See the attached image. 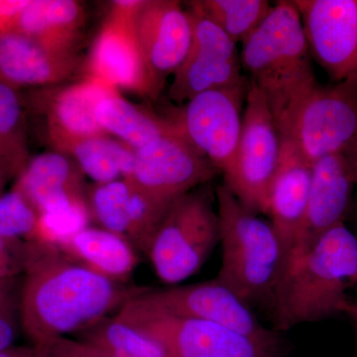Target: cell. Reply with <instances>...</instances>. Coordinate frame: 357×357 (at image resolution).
Masks as SVG:
<instances>
[{
    "mask_svg": "<svg viewBox=\"0 0 357 357\" xmlns=\"http://www.w3.org/2000/svg\"><path fill=\"white\" fill-rule=\"evenodd\" d=\"M187 10L192 26L191 47L169 89V96L177 102L229 86L243 77L236 43L204 14L198 1L190 2Z\"/></svg>",
    "mask_w": 357,
    "mask_h": 357,
    "instance_id": "obj_11",
    "label": "cell"
},
{
    "mask_svg": "<svg viewBox=\"0 0 357 357\" xmlns=\"http://www.w3.org/2000/svg\"><path fill=\"white\" fill-rule=\"evenodd\" d=\"M222 265L217 279L246 306L271 309L284 273L283 249L270 220L249 211L225 184L215 188Z\"/></svg>",
    "mask_w": 357,
    "mask_h": 357,
    "instance_id": "obj_4",
    "label": "cell"
},
{
    "mask_svg": "<svg viewBox=\"0 0 357 357\" xmlns=\"http://www.w3.org/2000/svg\"><path fill=\"white\" fill-rule=\"evenodd\" d=\"M27 124L20 89L0 82V167L17 178L29 162Z\"/></svg>",
    "mask_w": 357,
    "mask_h": 357,
    "instance_id": "obj_26",
    "label": "cell"
},
{
    "mask_svg": "<svg viewBox=\"0 0 357 357\" xmlns=\"http://www.w3.org/2000/svg\"><path fill=\"white\" fill-rule=\"evenodd\" d=\"M86 23L84 6L75 0H29L16 33L65 53H77Z\"/></svg>",
    "mask_w": 357,
    "mask_h": 357,
    "instance_id": "obj_21",
    "label": "cell"
},
{
    "mask_svg": "<svg viewBox=\"0 0 357 357\" xmlns=\"http://www.w3.org/2000/svg\"><path fill=\"white\" fill-rule=\"evenodd\" d=\"M132 25L145 64L155 81L163 86L191 47L190 14L176 0H144Z\"/></svg>",
    "mask_w": 357,
    "mask_h": 357,
    "instance_id": "obj_15",
    "label": "cell"
},
{
    "mask_svg": "<svg viewBox=\"0 0 357 357\" xmlns=\"http://www.w3.org/2000/svg\"><path fill=\"white\" fill-rule=\"evenodd\" d=\"M10 180L9 176L7 175L6 171L0 167V197L2 196V192H3L4 187H6V183Z\"/></svg>",
    "mask_w": 357,
    "mask_h": 357,
    "instance_id": "obj_38",
    "label": "cell"
},
{
    "mask_svg": "<svg viewBox=\"0 0 357 357\" xmlns=\"http://www.w3.org/2000/svg\"><path fill=\"white\" fill-rule=\"evenodd\" d=\"M11 283L0 287V352L13 347L17 335V307Z\"/></svg>",
    "mask_w": 357,
    "mask_h": 357,
    "instance_id": "obj_31",
    "label": "cell"
},
{
    "mask_svg": "<svg viewBox=\"0 0 357 357\" xmlns=\"http://www.w3.org/2000/svg\"><path fill=\"white\" fill-rule=\"evenodd\" d=\"M199 7L234 43H243L266 18L267 0H199Z\"/></svg>",
    "mask_w": 357,
    "mask_h": 357,
    "instance_id": "obj_27",
    "label": "cell"
},
{
    "mask_svg": "<svg viewBox=\"0 0 357 357\" xmlns=\"http://www.w3.org/2000/svg\"><path fill=\"white\" fill-rule=\"evenodd\" d=\"M215 189L204 184L175 199L160 222L146 255L155 274L178 285L196 274L220 241Z\"/></svg>",
    "mask_w": 357,
    "mask_h": 357,
    "instance_id": "obj_5",
    "label": "cell"
},
{
    "mask_svg": "<svg viewBox=\"0 0 357 357\" xmlns=\"http://www.w3.org/2000/svg\"><path fill=\"white\" fill-rule=\"evenodd\" d=\"M75 261L121 283L137 266L138 256L130 241L98 227H83L56 244Z\"/></svg>",
    "mask_w": 357,
    "mask_h": 357,
    "instance_id": "obj_22",
    "label": "cell"
},
{
    "mask_svg": "<svg viewBox=\"0 0 357 357\" xmlns=\"http://www.w3.org/2000/svg\"><path fill=\"white\" fill-rule=\"evenodd\" d=\"M39 213L16 190L0 197V238L18 239L34 234Z\"/></svg>",
    "mask_w": 357,
    "mask_h": 357,
    "instance_id": "obj_30",
    "label": "cell"
},
{
    "mask_svg": "<svg viewBox=\"0 0 357 357\" xmlns=\"http://www.w3.org/2000/svg\"><path fill=\"white\" fill-rule=\"evenodd\" d=\"M13 189L39 215L89 208L84 173L74 160L60 152H46L30 159L16 178Z\"/></svg>",
    "mask_w": 357,
    "mask_h": 357,
    "instance_id": "obj_17",
    "label": "cell"
},
{
    "mask_svg": "<svg viewBox=\"0 0 357 357\" xmlns=\"http://www.w3.org/2000/svg\"><path fill=\"white\" fill-rule=\"evenodd\" d=\"M220 171L178 132L166 134L135 150L132 182L149 196L171 204Z\"/></svg>",
    "mask_w": 357,
    "mask_h": 357,
    "instance_id": "obj_12",
    "label": "cell"
},
{
    "mask_svg": "<svg viewBox=\"0 0 357 357\" xmlns=\"http://www.w3.org/2000/svg\"><path fill=\"white\" fill-rule=\"evenodd\" d=\"M24 246L20 321L32 344L79 333L142 291L91 271L56 244L28 241Z\"/></svg>",
    "mask_w": 357,
    "mask_h": 357,
    "instance_id": "obj_1",
    "label": "cell"
},
{
    "mask_svg": "<svg viewBox=\"0 0 357 357\" xmlns=\"http://www.w3.org/2000/svg\"><path fill=\"white\" fill-rule=\"evenodd\" d=\"M310 53L333 83L357 75V0H294Z\"/></svg>",
    "mask_w": 357,
    "mask_h": 357,
    "instance_id": "obj_13",
    "label": "cell"
},
{
    "mask_svg": "<svg viewBox=\"0 0 357 357\" xmlns=\"http://www.w3.org/2000/svg\"><path fill=\"white\" fill-rule=\"evenodd\" d=\"M0 357H43L37 345L31 347H13L0 352Z\"/></svg>",
    "mask_w": 357,
    "mask_h": 357,
    "instance_id": "obj_35",
    "label": "cell"
},
{
    "mask_svg": "<svg viewBox=\"0 0 357 357\" xmlns=\"http://www.w3.org/2000/svg\"><path fill=\"white\" fill-rule=\"evenodd\" d=\"M34 345L44 357H105L79 340L68 337L51 338Z\"/></svg>",
    "mask_w": 357,
    "mask_h": 357,
    "instance_id": "obj_32",
    "label": "cell"
},
{
    "mask_svg": "<svg viewBox=\"0 0 357 357\" xmlns=\"http://www.w3.org/2000/svg\"><path fill=\"white\" fill-rule=\"evenodd\" d=\"M16 239L0 238V287L13 281L24 266V244Z\"/></svg>",
    "mask_w": 357,
    "mask_h": 357,
    "instance_id": "obj_33",
    "label": "cell"
},
{
    "mask_svg": "<svg viewBox=\"0 0 357 357\" xmlns=\"http://www.w3.org/2000/svg\"><path fill=\"white\" fill-rule=\"evenodd\" d=\"M342 314L351 319V323L357 328V296H349Z\"/></svg>",
    "mask_w": 357,
    "mask_h": 357,
    "instance_id": "obj_36",
    "label": "cell"
},
{
    "mask_svg": "<svg viewBox=\"0 0 357 357\" xmlns=\"http://www.w3.org/2000/svg\"><path fill=\"white\" fill-rule=\"evenodd\" d=\"M129 183L126 178L98 184L86 189L91 220L102 229L128 239Z\"/></svg>",
    "mask_w": 357,
    "mask_h": 357,
    "instance_id": "obj_28",
    "label": "cell"
},
{
    "mask_svg": "<svg viewBox=\"0 0 357 357\" xmlns=\"http://www.w3.org/2000/svg\"><path fill=\"white\" fill-rule=\"evenodd\" d=\"M77 335L105 357H170L158 342L115 317L103 318Z\"/></svg>",
    "mask_w": 357,
    "mask_h": 357,
    "instance_id": "obj_25",
    "label": "cell"
},
{
    "mask_svg": "<svg viewBox=\"0 0 357 357\" xmlns=\"http://www.w3.org/2000/svg\"><path fill=\"white\" fill-rule=\"evenodd\" d=\"M137 297L158 311L220 324L282 351L278 333L263 326L255 311L217 278L190 285L142 290Z\"/></svg>",
    "mask_w": 357,
    "mask_h": 357,
    "instance_id": "obj_10",
    "label": "cell"
},
{
    "mask_svg": "<svg viewBox=\"0 0 357 357\" xmlns=\"http://www.w3.org/2000/svg\"><path fill=\"white\" fill-rule=\"evenodd\" d=\"M249 79V77H248ZM234 168L225 185L249 211L266 215L282 138L266 98L250 79Z\"/></svg>",
    "mask_w": 357,
    "mask_h": 357,
    "instance_id": "obj_8",
    "label": "cell"
},
{
    "mask_svg": "<svg viewBox=\"0 0 357 357\" xmlns=\"http://www.w3.org/2000/svg\"><path fill=\"white\" fill-rule=\"evenodd\" d=\"M96 117L107 134L139 149L161 136L177 132L171 121L124 100L119 93L105 96L96 107Z\"/></svg>",
    "mask_w": 357,
    "mask_h": 357,
    "instance_id": "obj_24",
    "label": "cell"
},
{
    "mask_svg": "<svg viewBox=\"0 0 357 357\" xmlns=\"http://www.w3.org/2000/svg\"><path fill=\"white\" fill-rule=\"evenodd\" d=\"M114 317L158 342L170 357H282V351L232 328L158 311L137 295Z\"/></svg>",
    "mask_w": 357,
    "mask_h": 357,
    "instance_id": "obj_6",
    "label": "cell"
},
{
    "mask_svg": "<svg viewBox=\"0 0 357 357\" xmlns=\"http://www.w3.org/2000/svg\"><path fill=\"white\" fill-rule=\"evenodd\" d=\"M287 138L307 163L344 154L357 140V75L319 84L294 115Z\"/></svg>",
    "mask_w": 357,
    "mask_h": 357,
    "instance_id": "obj_9",
    "label": "cell"
},
{
    "mask_svg": "<svg viewBox=\"0 0 357 357\" xmlns=\"http://www.w3.org/2000/svg\"><path fill=\"white\" fill-rule=\"evenodd\" d=\"M128 183L126 237L135 249L146 255L152 237L172 203L159 201L136 187L130 181Z\"/></svg>",
    "mask_w": 357,
    "mask_h": 357,
    "instance_id": "obj_29",
    "label": "cell"
},
{
    "mask_svg": "<svg viewBox=\"0 0 357 357\" xmlns=\"http://www.w3.org/2000/svg\"><path fill=\"white\" fill-rule=\"evenodd\" d=\"M241 44V66L266 98L284 136L300 105L319 84L294 2H277Z\"/></svg>",
    "mask_w": 357,
    "mask_h": 357,
    "instance_id": "obj_3",
    "label": "cell"
},
{
    "mask_svg": "<svg viewBox=\"0 0 357 357\" xmlns=\"http://www.w3.org/2000/svg\"><path fill=\"white\" fill-rule=\"evenodd\" d=\"M82 68L77 53L53 50L20 33L0 37V82L14 89L53 88Z\"/></svg>",
    "mask_w": 357,
    "mask_h": 357,
    "instance_id": "obj_18",
    "label": "cell"
},
{
    "mask_svg": "<svg viewBox=\"0 0 357 357\" xmlns=\"http://www.w3.org/2000/svg\"><path fill=\"white\" fill-rule=\"evenodd\" d=\"M29 0H0V37L15 32L23 9Z\"/></svg>",
    "mask_w": 357,
    "mask_h": 357,
    "instance_id": "obj_34",
    "label": "cell"
},
{
    "mask_svg": "<svg viewBox=\"0 0 357 357\" xmlns=\"http://www.w3.org/2000/svg\"><path fill=\"white\" fill-rule=\"evenodd\" d=\"M281 138L280 161L270 187L267 215L280 239L285 272L306 211L312 165L290 140Z\"/></svg>",
    "mask_w": 357,
    "mask_h": 357,
    "instance_id": "obj_19",
    "label": "cell"
},
{
    "mask_svg": "<svg viewBox=\"0 0 357 357\" xmlns=\"http://www.w3.org/2000/svg\"><path fill=\"white\" fill-rule=\"evenodd\" d=\"M249 79L195 96L166 117L177 132L229 177L241 130Z\"/></svg>",
    "mask_w": 357,
    "mask_h": 357,
    "instance_id": "obj_7",
    "label": "cell"
},
{
    "mask_svg": "<svg viewBox=\"0 0 357 357\" xmlns=\"http://www.w3.org/2000/svg\"><path fill=\"white\" fill-rule=\"evenodd\" d=\"M357 285V236L335 225L288 265L272 303L275 331L342 314Z\"/></svg>",
    "mask_w": 357,
    "mask_h": 357,
    "instance_id": "obj_2",
    "label": "cell"
},
{
    "mask_svg": "<svg viewBox=\"0 0 357 357\" xmlns=\"http://www.w3.org/2000/svg\"><path fill=\"white\" fill-rule=\"evenodd\" d=\"M344 155L347 157V161H349L352 174H354V180H356L357 185V140Z\"/></svg>",
    "mask_w": 357,
    "mask_h": 357,
    "instance_id": "obj_37",
    "label": "cell"
},
{
    "mask_svg": "<svg viewBox=\"0 0 357 357\" xmlns=\"http://www.w3.org/2000/svg\"><path fill=\"white\" fill-rule=\"evenodd\" d=\"M115 93L119 91L91 77L79 83L47 89L40 100L46 117L47 139L50 146L107 134L96 121V107L103 98Z\"/></svg>",
    "mask_w": 357,
    "mask_h": 357,
    "instance_id": "obj_20",
    "label": "cell"
},
{
    "mask_svg": "<svg viewBox=\"0 0 357 357\" xmlns=\"http://www.w3.org/2000/svg\"><path fill=\"white\" fill-rule=\"evenodd\" d=\"M53 151L70 157L84 175L98 184L132 175L135 150L107 134L66 141Z\"/></svg>",
    "mask_w": 357,
    "mask_h": 357,
    "instance_id": "obj_23",
    "label": "cell"
},
{
    "mask_svg": "<svg viewBox=\"0 0 357 357\" xmlns=\"http://www.w3.org/2000/svg\"><path fill=\"white\" fill-rule=\"evenodd\" d=\"M356 185L351 166L344 154L331 155L312 164L306 211L287 267L294 258L311 248L328 230L344 222L351 210Z\"/></svg>",
    "mask_w": 357,
    "mask_h": 357,
    "instance_id": "obj_16",
    "label": "cell"
},
{
    "mask_svg": "<svg viewBox=\"0 0 357 357\" xmlns=\"http://www.w3.org/2000/svg\"><path fill=\"white\" fill-rule=\"evenodd\" d=\"M132 23L131 18L109 11L86 61V77L117 91L155 98L162 86L145 64Z\"/></svg>",
    "mask_w": 357,
    "mask_h": 357,
    "instance_id": "obj_14",
    "label": "cell"
}]
</instances>
